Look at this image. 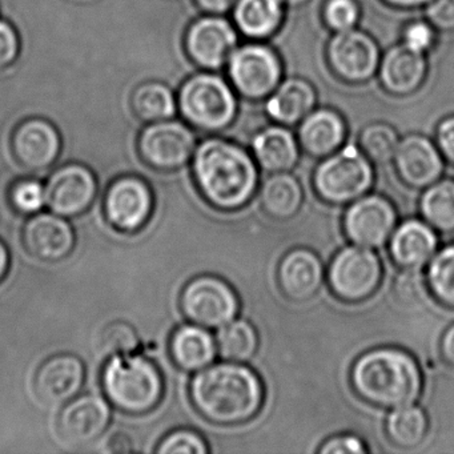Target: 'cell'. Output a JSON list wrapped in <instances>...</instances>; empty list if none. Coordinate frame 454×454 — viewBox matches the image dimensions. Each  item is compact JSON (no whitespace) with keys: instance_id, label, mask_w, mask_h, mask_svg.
Masks as SVG:
<instances>
[{"instance_id":"cell-14","label":"cell","mask_w":454,"mask_h":454,"mask_svg":"<svg viewBox=\"0 0 454 454\" xmlns=\"http://www.w3.org/2000/svg\"><path fill=\"white\" fill-rule=\"evenodd\" d=\"M110 421V401L87 393L65 403L58 419V430L60 437L70 445H89L107 430Z\"/></svg>"},{"instance_id":"cell-30","label":"cell","mask_w":454,"mask_h":454,"mask_svg":"<svg viewBox=\"0 0 454 454\" xmlns=\"http://www.w3.org/2000/svg\"><path fill=\"white\" fill-rule=\"evenodd\" d=\"M284 0H238L235 20L241 33L251 38H265L278 27Z\"/></svg>"},{"instance_id":"cell-4","label":"cell","mask_w":454,"mask_h":454,"mask_svg":"<svg viewBox=\"0 0 454 454\" xmlns=\"http://www.w3.org/2000/svg\"><path fill=\"white\" fill-rule=\"evenodd\" d=\"M106 398L119 411L129 414H145L160 403L164 381L155 363L137 355L108 357L102 373Z\"/></svg>"},{"instance_id":"cell-25","label":"cell","mask_w":454,"mask_h":454,"mask_svg":"<svg viewBox=\"0 0 454 454\" xmlns=\"http://www.w3.org/2000/svg\"><path fill=\"white\" fill-rule=\"evenodd\" d=\"M344 139V121L334 111H315L302 119L299 132L300 145L313 158L332 155L339 151Z\"/></svg>"},{"instance_id":"cell-24","label":"cell","mask_w":454,"mask_h":454,"mask_svg":"<svg viewBox=\"0 0 454 454\" xmlns=\"http://www.w3.org/2000/svg\"><path fill=\"white\" fill-rule=\"evenodd\" d=\"M427 75L424 54L405 44L393 47L385 54L380 68L382 86L392 94L406 95L416 91Z\"/></svg>"},{"instance_id":"cell-18","label":"cell","mask_w":454,"mask_h":454,"mask_svg":"<svg viewBox=\"0 0 454 454\" xmlns=\"http://www.w3.org/2000/svg\"><path fill=\"white\" fill-rule=\"evenodd\" d=\"M278 286L281 294L294 302L312 300L325 280L323 262L316 252L294 248L286 252L278 262Z\"/></svg>"},{"instance_id":"cell-36","label":"cell","mask_w":454,"mask_h":454,"mask_svg":"<svg viewBox=\"0 0 454 454\" xmlns=\"http://www.w3.org/2000/svg\"><path fill=\"white\" fill-rule=\"evenodd\" d=\"M98 348L107 358L137 352L140 348L139 333L127 321H113L98 336Z\"/></svg>"},{"instance_id":"cell-35","label":"cell","mask_w":454,"mask_h":454,"mask_svg":"<svg viewBox=\"0 0 454 454\" xmlns=\"http://www.w3.org/2000/svg\"><path fill=\"white\" fill-rule=\"evenodd\" d=\"M397 134L387 124H372L364 129L360 137V147L364 155L376 164H387L395 158L397 150Z\"/></svg>"},{"instance_id":"cell-9","label":"cell","mask_w":454,"mask_h":454,"mask_svg":"<svg viewBox=\"0 0 454 454\" xmlns=\"http://www.w3.org/2000/svg\"><path fill=\"white\" fill-rule=\"evenodd\" d=\"M397 227V211L389 199L364 195L348 206L342 228L348 240L366 248H381Z\"/></svg>"},{"instance_id":"cell-16","label":"cell","mask_w":454,"mask_h":454,"mask_svg":"<svg viewBox=\"0 0 454 454\" xmlns=\"http://www.w3.org/2000/svg\"><path fill=\"white\" fill-rule=\"evenodd\" d=\"M393 160L401 182L411 190H425L443 174L440 150L421 135H411L401 140Z\"/></svg>"},{"instance_id":"cell-27","label":"cell","mask_w":454,"mask_h":454,"mask_svg":"<svg viewBox=\"0 0 454 454\" xmlns=\"http://www.w3.org/2000/svg\"><path fill=\"white\" fill-rule=\"evenodd\" d=\"M259 200L268 216L284 222L299 214L304 203V190L294 175L276 172L260 187Z\"/></svg>"},{"instance_id":"cell-34","label":"cell","mask_w":454,"mask_h":454,"mask_svg":"<svg viewBox=\"0 0 454 454\" xmlns=\"http://www.w3.org/2000/svg\"><path fill=\"white\" fill-rule=\"evenodd\" d=\"M134 110L143 121L156 123L174 116L176 105L168 87L160 83H148L139 87L132 99Z\"/></svg>"},{"instance_id":"cell-42","label":"cell","mask_w":454,"mask_h":454,"mask_svg":"<svg viewBox=\"0 0 454 454\" xmlns=\"http://www.w3.org/2000/svg\"><path fill=\"white\" fill-rule=\"evenodd\" d=\"M427 17L433 27L454 31V0H430Z\"/></svg>"},{"instance_id":"cell-19","label":"cell","mask_w":454,"mask_h":454,"mask_svg":"<svg viewBox=\"0 0 454 454\" xmlns=\"http://www.w3.org/2000/svg\"><path fill=\"white\" fill-rule=\"evenodd\" d=\"M328 55L332 68L345 81H366L379 66L376 43L353 28L337 33L329 43Z\"/></svg>"},{"instance_id":"cell-17","label":"cell","mask_w":454,"mask_h":454,"mask_svg":"<svg viewBox=\"0 0 454 454\" xmlns=\"http://www.w3.org/2000/svg\"><path fill=\"white\" fill-rule=\"evenodd\" d=\"M86 366L78 356L60 353L47 358L35 374L36 395L47 405H63L79 395Z\"/></svg>"},{"instance_id":"cell-38","label":"cell","mask_w":454,"mask_h":454,"mask_svg":"<svg viewBox=\"0 0 454 454\" xmlns=\"http://www.w3.org/2000/svg\"><path fill=\"white\" fill-rule=\"evenodd\" d=\"M10 201L20 214L35 215L46 204V190L36 180H22L12 188Z\"/></svg>"},{"instance_id":"cell-31","label":"cell","mask_w":454,"mask_h":454,"mask_svg":"<svg viewBox=\"0 0 454 454\" xmlns=\"http://www.w3.org/2000/svg\"><path fill=\"white\" fill-rule=\"evenodd\" d=\"M419 214L433 230L454 232V180L442 179L425 188L419 199Z\"/></svg>"},{"instance_id":"cell-37","label":"cell","mask_w":454,"mask_h":454,"mask_svg":"<svg viewBox=\"0 0 454 454\" xmlns=\"http://www.w3.org/2000/svg\"><path fill=\"white\" fill-rule=\"evenodd\" d=\"M159 454H207L206 438L192 429H177L167 434L156 449Z\"/></svg>"},{"instance_id":"cell-39","label":"cell","mask_w":454,"mask_h":454,"mask_svg":"<svg viewBox=\"0 0 454 454\" xmlns=\"http://www.w3.org/2000/svg\"><path fill=\"white\" fill-rule=\"evenodd\" d=\"M395 299L406 307L419 304L427 292L425 275L421 270H403L393 283ZM429 294V292H427Z\"/></svg>"},{"instance_id":"cell-1","label":"cell","mask_w":454,"mask_h":454,"mask_svg":"<svg viewBox=\"0 0 454 454\" xmlns=\"http://www.w3.org/2000/svg\"><path fill=\"white\" fill-rule=\"evenodd\" d=\"M190 398L196 411L211 424L238 427L262 411L265 387L262 377L246 364L224 360L196 372Z\"/></svg>"},{"instance_id":"cell-43","label":"cell","mask_w":454,"mask_h":454,"mask_svg":"<svg viewBox=\"0 0 454 454\" xmlns=\"http://www.w3.org/2000/svg\"><path fill=\"white\" fill-rule=\"evenodd\" d=\"M433 42H434V31L432 26L424 22L413 23L403 34V44L421 54L432 47Z\"/></svg>"},{"instance_id":"cell-23","label":"cell","mask_w":454,"mask_h":454,"mask_svg":"<svg viewBox=\"0 0 454 454\" xmlns=\"http://www.w3.org/2000/svg\"><path fill=\"white\" fill-rule=\"evenodd\" d=\"M169 355L177 368L196 373L215 363L219 355L216 337L196 324L180 326L169 340Z\"/></svg>"},{"instance_id":"cell-28","label":"cell","mask_w":454,"mask_h":454,"mask_svg":"<svg viewBox=\"0 0 454 454\" xmlns=\"http://www.w3.org/2000/svg\"><path fill=\"white\" fill-rule=\"evenodd\" d=\"M312 86L301 79H289L273 92L267 103L268 114L281 124L302 121L315 106Z\"/></svg>"},{"instance_id":"cell-33","label":"cell","mask_w":454,"mask_h":454,"mask_svg":"<svg viewBox=\"0 0 454 454\" xmlns=\"http://www.w3.org/2000/svg\"><path fill=\"white\" fill-rule=\"evenodd\" d=\"M427 292L443 308L454 310V243L435 252L425 273Z\"/></svg>"},{"instance_id":"cell-2","label":"cell","mask_w":454,"mask_h":454,"mask_svg":"<svg viewBox=\"0 0 454 454\" xmlns=\"http://www.w3.org/2000/svg\"><path fill=\"white\" fill-rule=\"evenodd\" d=\"M192 171L201 198L216 211H240L259 190L254 158L227 140L212 137L201 143L193 153Z\"/></svg>"},{"instance_id":"cell-45","label":"cell","mask_w":454,"mask_h":454,"mask_svg":"<svg viewBox=\"0 0 454 454\" xmlns=\"http://www.w3.org/2000/svg\"><path fill=\"white\" fill-rule=\"evenodd\" d=\"M437 147L442 158L454 166V116L445 119L438 126Z\"/></svg>"},{"instance_id":"cell-12","label":"cell","mask_w":454,"mask_h":454,"mask_svg":"<svg viewBox=\"0 0 454 454\" xmlns=\"http://www.w3.org/2000/svg\"><path fill=\"white\" fill-rule=\"evenodd\" d=\"M153 191L140 177H119L106 193V217L121 232H137L145 227L153 215Z\"/></svg>"},{"instance_id":"cell-3","label":"cell","mask_w":454,"mask_h":454,"mask_svg":"<svg viewBox=\"0 0 454 454\" xmlns=\"http://www.w3.org/2000/svg\"><path fill=\"white\" fill-rule=\"evenodd\" d=\"M350 387L360 400L392 411L416 403L424 389V376L416 358L395 347H379L353 363Z\"/></svg>"},{"instance_id":"cell-41","label":"cell","mask_w":454,"mask_h":454,"mask_svg":"<svg viewBox=\"0 0 454 454\" xmlns=\"http://www.w3.org/2000/svg\"><path fill=\"white\" fill-rule=\"evenodd\" d=\"M366 443L355 434H339L328 438L318 448L320 454H365Z\"/></svg>"},{"instance_id":"cell-13","label":"cell","mask_w":454,"mask_h":454,"mask_svg":"<svg viewBox=\"0 0 454 454\" xmlns=\"http://www.w3.org/2000/svg\"><path fill=\"white\" fill-rule=\"evenodd\" d=\"M46 206L63 217L84 214L97 199L98 182L91 169L82 164L58 168L44 185Z\"/></svg>"},{"instance_id":"cell-8","label":"cell","mask_w":454,"mask_h":454,"mask_svg":"<svg viewBox=\"0 0 454 454\" xmlns=\"http://www.w3.org/2000/svg\"><path fill=\"white\" fill-rule=\"evenodd\" d=\"M180 309L190 323L207 329H219L235 320L240 299L230 283L217 276L192 278L180 294Z\"/></svg>"},{"instance_id":"cell-49","label":"cell","mask_w":454,"mask_h":454,"mask_svg":"<svg viewBox=\"0 0 454 454\" xmlns=\"http://www.w3.org/2000/svg\"><path fill=\"white\" fill-rule=\"evenodd\" d=\"M10 268V254L4 241H0V281L4 280Z\"/></svg>"},{"instance_id":"cell-29","label":"cell","mask_w":454,"mask_h":454,"mask_svg":"<svg viewBox=\"0 0 454 454\" xmlns=\"http://www.w3.org/2000/svg\"><path fill=\"white\" fill-rule=\"evenodd\" d=\"M429 432V419L416 403L392 409L385 421L387 440L397 448L409 450L424 442Z\"/></svg>"},{"instance_id":"cell-15","label":"cell","mask_w":454,"mask_h":454,"mask_svg":"<svg viewBox=\"0 0 454 454\" xmlns=\"http://www.w3.org/2000/svg\"><path fill=\"white\" fill-rule=\"evenodd\" d=\"M22 241L26 251L39 262H58L73 254L75 232L67 217L38 212L23 227Z\"/></svg>"},{"instance_id":"cell-46","label":"cell","mask_w":454,"mask_h":454,"mask_svg":"<svg viewBox=\"0 0 454 454\" xmlns=\"http://www.w3.org/2000/svg\"><path fill=\"white\" fill-rule=\"evenodd\" d=\"M440 353L443 363L454 369V324L441 337Z\"/></svg>"},{"instance_id":"cell-51","label":"cell","mask_w":454,"mask_h":454,"mask_svg":"<svg viewBox=\"0 0 454 454\" xmlns=\"http://www.w3.org/2000/svg\"><path fill=\"white\" fill-rule=\"evenodd\" d=\"M284 2L291 4V6H299V4H304L305 0H284Z\"/></svg>"},{"instance_id":"cell-50","label":"cell","mask_w":454,"mask_h":454,"mask_svg":"<svg viewBox=\"0 0 454 454\" xmlns=\"http://www.w3.org/2000/svg\"><path fill=\"white\" fill-rule=\"evenodd\" d=\"M387 4L398 7H419L429 4L430 0H387Z\"/></svg>"},{"instance_id":"cell-5","label":"cell","mask_w":454,"mask_h":454,"mask_svg":"<svg viewBox=\"0 0 454 454\" xmlns=\"http://www.w3.org/2000/svg\"><path fill=\"white\" fill-rule=\"evenodd\" d=\"M374 183L372 161L356 145L326 156L313 174L316 195L329 206H349L371 191Z\"/></svg>"},{"instance_id":"cell-22","label":"cell","mask_w":454,"mask_h":454,"mask_svg":"<svg viewBox=\"0 0 454 454\" xmlns=\"http://www.w3.org/2000/svg\"><path fill=\"white\" fill-rule=\"evenodd\" d=\"M12 147L23 167L31 171H42L51 167L59 156V135L47 121H26L15 132Z\"/></svg>"},{"instance_id":"cell-40","label":"cell","mask_w":454,"mask_h":454,"mask_svg":"<svg viewBox=\"0 0 454 454\" xmlns=\"http://www.w3.org/2000/svg\"><path fill=\"white\" fill-rule=\"evenodd\" d=\"M358 10L353 0H329L325 20L337 33L350 30L357 22Z\"/></svg>"},{"instance_id":"cell-44","label":"cell","mask_w":454,"mask_h":454,"mask_svg":"<svg viewBox=\"0 0 454 454\" xmlns=\"http://www.w3.org/2000/svg\"><path fill=\"white\" fill-rule=\"evenodd\" d=\"M20 51L17 33L9 23L0 20V67L10 65Z\"/></svg>"},{"instance_id":"cell-47","label":"cell","mask_w":454,"mask_h":454,"mask_svg":"<svg viewBox=\"0 0 454 454\" xmlns=\"http://www.w3.org/2000/svg\"><path fill=\"white\" fill-rule=\"evenodd\" d=\"M235 0H198V4L203 7L204 10L215 14H222L227 12L232 6Z\"/></svg>"},{"instance_id":"cell-7","label":"cell","mask_w":454,"mask_h":454,"mask_svg":"<svg viewBox=\"0 0 454 454\" xmlns=\"http://www.w3.org/2000/svg\"><path fill=\"white\" fill-rule=\"evenodd\" d=\"M183 115L206 131H220L235 118L236 99L231 87L214 74H199L180 91Z\"/></svg>"},{"instance_id":"cell-26","label":"cell","mask_w":454,"mask_h":454,"mask_svg":"<svg viewBox=\"0 0 454 454\" xmlns=\"http://www.w3.org/2000/svg\"><path fill=\"white\" fill-rule=\"evenodd\" d=\"M252 148L257 166L270 174L291 171L299 161V145L284 127H268L256 135Z\"/></svg>"},{"instance_id":"cell-32","label":"cell","mask_w":454,"mask_h":454,"mask_svg":"<svg viewBox=\"0 0 454 454\" xmlns=\"http://www.w3.org/2000/svg\"><path fill=\"white\" fill-rule=\"evenodd\" d=\"M220 357L236 363H247L259 349V334L249 321L236 317L219 328L216 334Z\"/></svg>"},{"instance_id":"cell-6","label":"cell","mask_w":454,"mask_h":454,"mask_svg":"<svg viewBox=\"0 0 454 454\" xmlns=\"http://www.w3.org/2000/svg\"><path fill=\"white\" fill-rule=\"evenodd\" d=\"M384 268L372 248L353 246L337 252L326 273L329 289L340 301L358 304L371 299L381 286Z\"/></svg>"},{"instance_id":"cell-48","label":"cell","mask_w":454,"mask_h":454,"mask_svg":"<svg viewBox=\"0 0 454 454\" xmlns=\"http://www.w3.org/2000/svg\"><path fill=\"white\" fill-rule=\"evenodd\" d=\"M108 451H132V441L129 440V435L118 434L114 435L108 441Z\"/></svg>"},{"instance_id":"cell-10","label":"cell","mask_w":454,"mask_h":454,"mask_svg":"<svg viewBox=\"0 0 454 454\" xmlns=\"http://www.w3.org/2000/svg\"><path fill=\"white\" fill-rule=\"evenodd\" d=\"M139 151L143 160L153 168L175 171L193 158L195 135L179 121H156L143 131Z\"/></svg>"},{"instance_id":"cell-21","label":"cell","mask_w":454,"mask_h":454,"mask_svg":"<svg viewBox=\"0 0 454 454\" xmlns=\"http://www.w3.org/2000/svg\"><path fill=\"white\" fill-rule=\"evenodd\" d=\"M437 231L424 220L409 219L390 236L389 256L401 270H422L437 252Z\"/></svg>"},{"instance_id":"cell-20","label":"cell","mask_w":454,"mask_h":454,"mask_svg":"<svg viewBox=\"0 0 454 454\" xmlns=\"http://www.w3.org/2000/svg\"><path fill=\"white\" fill-rule=\"evenodd\" d=\"M238 35L228 20L219 17L203 18L188 31L187 49L201 67L216 70L230 60Z\"/></svg>"},{"instance_id":"cell-11","label":"cell","mask_w":454,"mask_h":454,"mask_svg":"<svg viewBox=\"0 0 454 454\" xmlns=\"http://www.w3.org/2000/svg\"><path fill=\"white\" fill-rule=\"evenodd\" d=\"M228 68L236 89L252 99L275 91L281 76L278 55L260 44H247L235 50L228 60Z\"/></svg>"}]
</instances>
